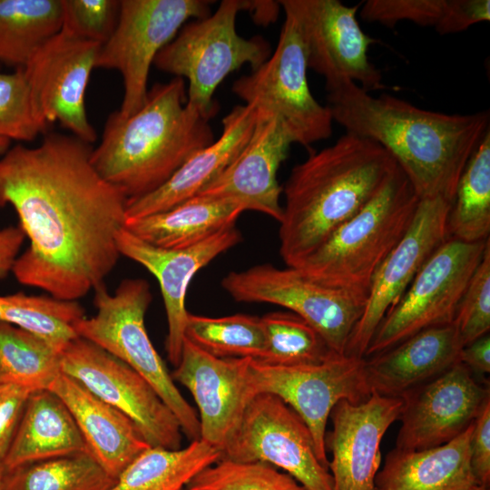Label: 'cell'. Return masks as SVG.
Wrapping results in <instances>:
<instances>
[{"instance_id": "74e56055", "label": "cell", "mask_w": 490, "mask_h": 490, "mask_svg": "<svg viewBox=\"0 0 490 490\" xmlns=\"http://www.w3.org/2000/svg\"><path fill=\"white\" fill-rule=\"evenodd\" d=\"M186 490H308L288 473L263 462L220 459L199 472Z\"/></svg>"}, {"instance_id": "7dc6e473", "label": "cell", "mask_w": 490, "mask_h": 490, "mask_svg": "<svg viewBox=\"0 0 490 490\" xmlns=\"http://www.w3.org/2000/svg\"><path fill=\"white\" fill-rule=\"evenodd\" d=\"M3 456H0V490L5 489V467L3 462Z\"/></svg>"}, {"instance_id": "7bdbcfd3", "label": "cell", "mask_w": 490, "mask_h": 490, "mask_svg": "<svg viewBox=\"0 0 490 490\" xmlns=\"http://www.w3.org/2000/svg\"><path fill=\"white\" fill-rule=\"evenodd\" d=\"M32 392L0 384V456L4 457Z\"/></svg>"}, {"instance_id": "c3c4849f", "label": "cell", "mask_w": 490, "mask_h": 490, "mask_svg": "<svg viewBox=\"0 0 490 490\" xmlns=\"http://www.w3.org/2000/svg\"><path fill=\"white\" fill-rule=\"evenodd\" d=\"M10 140L0 137V154L5 153L10 146Z\"/></svg>"}, {"instance_id": "8992f818", "label": "cell", "mask_w": 490, "mask_h": 490, "mask_svg": "<svg viewBox=\"0 0 490 490\" xmlns=\"http://www.w3.org/2000/svg\"><path fill=\"white\" fill-rule=\"evenodd\" d=\"M93 291L96 313L76 323V334L119 358L147 380L174 414L182 433L191 441L199 440L198 414L176 387L145 328V314L152 299L148 281L125 279L113 294L104 283Z\"/></svg>"}, {"instance_id": "44dd1931", "label": "cell", "mask_w": 490, "mask_h": 490, "mask_svg": "<svg viewBox=\"0 0 490 490\" xmlns=\"http://www.w3.org/2000/svg\"><path fill=\"white\" fill-rule=\"evenodd\" d=\"M241 240L235 228L221 231L194 246L163 249L137 238L125 228L117 236L121 256L144 267L158 280L164 303L168 333L165 349L169 361L176 367L180 361L189 312L185 299L194 275L221 253Z\"/></svg>"}, {"instance_id": "ffe728a7", "label": "cell", "mask_w": 490, "mask_h": 490, "mask_svg": "<svg viewBox=\"0 0 490 490\" xmlns=\"http://www.w3.org/2000/svg\"><path fill=\"white\" fill-rule=\"evenodd\" d=\"M401 407V398L376 393L360 403L340 400L335 405L329 416L332 429L325 436L326 451L332 455L333 490H376L381 440Z\"/></svg>"}, {"instance_id": "d4e9b609", "label": "cell", "mask_w": 490, "mask_h": 490, "mask_svg": "<svg viewBox=\"0 0 490 490\" xmlns=\"http://www.w3.org/2000/svg\"><path fill=\"white\" fill-rule=\"evenodd\" d=\"M49 389L66 405L88 451L113 478L150 447L127 416L69 376L61 373Z\"/></svg>"}, {"instance_id": "30bf717a", "label": "cell", "mask_w": 490, "mask_h": 490, "mask_svg": "<svg viewBox=\"0 0 490 490\" xmlns=\"http://www.w3.org/2000/svg\"><path fill=\"white\" fill-rule=\"evenodd\" d=\"M490 239H447L427 260L377 328L364 358L381 353L425 328L453 322L457 306Z\"/></svg>"}, {"instance_id": "ac0fdd59", "label": "cell", "mask_w": 490, "mask_h": 490, "mask_svg": "<svg viewBox=\"0 0 490 490\" xmlns=\"http://www.w3.org/2000/svg\"><path fill=\"white\" fill-rule=\"evenodd\" d=\"M451 203L442 198L420 199L414 220L401 240L376 272L363 314L349 337L345 355L364 358L386 313L400 299L432 254L448 239Z\"/></svg>"}, {"instance_id": "ba28073f", "label": "cell", "mask_w": 490, "mask_h": 490, "mask_svg": "<svg viewBox=\"0 0 490 490\" xmlns=\"http://www.w3.org/2000/svg\"><path fill=\"white\" fill-rule=\"evenodd\" d=\"M307 70L297 24L285 13L274 53L257 69L236 80L231 90L245 104L276 117L292 143L309 147L330 137L333 118L328 105L312 95Z\"/></svg>"}, {"instance_id": "ee69618b", "label": "cell", "mask_w": 490, "mask_h": 490, "mask_svg": "<svg viewBox=\"0 0 490 490\" xmlns=\"http://www.w3.org/2000/svg\"><path fill=\"white\" fill-rule=\"evenodd\" d=\"M459 362L466 366L477 378L485 377L490 372V336L486 334L464 346L460 351Z\"/></svg>"}, {"instance_id": "e0dca14e", "label": "cell", "mask_w": 490, "mask_h": 490, "mask_svg": "<svg viewBox=\"0 0 490 490\" xmlns=\"http://www.w3.org/2000/svg\"><path fill=\"white\" fill-rule=\"evenodd\" d=\"M401 426L396 447L422 450L444 445L464 433L490 398L489 384L462 363L407 391L401 397Z\"/></svg>"}, {"instance_id": "2e32d148", "label": "cell", "mask_w": 490, "mask_h": 490, "mask_svg": "<svg viewBox=\"0 0 490 490\" xmlns=\"http://www.w3.org/2000/svg\"><path fill=\"white\" fill-rule=\"evenodd\" d=\"M101 46L61 30L22 67L38 119L46 127L58 122L89 144L97 136L87 117L85 92Z\"/></svg>"}, {"instance_id": "bcb514c9", "label": "cell", "mask_w": 490, "mask_h": 490, "mask_svg": "<svg viewBox=\"0 0 490 490\" xmlns=\"http://www.w3.org/2000/svg\"><path fill=\"white\" fill-rule=\"evenodd\" d=\"M243 10L250 12L254 19L268 24L276 20L280 5L273 1H243Z\"/></svg>"}, {"instance_id": "52a82bcc", "label": "cell", "mask_w": 490, "mask_h": 490, "mask_svg": "<svg viewBox=\"0 0 490 490\" xmlns=\"http://www.w3.org/2000/svg\"><path fill=\"white\" fill-rule=\"evenodd\" d=\"M243 7V1H221L213 14L185 24L153 63L160 71L188 79L187 103L210 120L218 111L213 94L220 83L244 64L257 69L271 54L263 37L247 39L237 33Z\"/></svg>"}, {"instance_id": "f6af8a7d", "label": "cell", "mask_w": 490, "mask_h": 490, "mask_svg": "<svg viewBox=\"0 0 490 490\" xmlns=\"http://www.w3.org/2000/svg\"><path fill=\"white\" fill-rule=\"evenodd\" d=\"M24 239L20 226L0 229V279L12 272Z\"/></svg>"}, {"instance_id": "603a6c76", "label": "cell", "mask_w": 490, "mask_h": 490, "mask_svg": "<svg viewBox=\"0 0 490 490\" xmlns=\"http://www.w3.org/2000/svg\"><path fill=\"white\" fill-rule=\"evenodd\" d=\"M462 348L453 323L420 330L381 353L364 358L368 388L371 393L400 398L459 363Z\"/></svg>"}, {"instance_id": "f35d334b", "label": "cell", "mask_w": 490, "mask_h": 490, "mask_svg": "<svg viewBox=\"0 0 490 490\" xmlns=\"http://www.w3.org/2000/svg\"><path fill=\"white\" fill-rule=\"evenodd\" d=\"M46 128L35 113L23 68L0 73V137L31 142Z\"/></svg>"}, {"instance_id": "836d02e7", "label": "cell", "mask_w": 490, "mask_h": 490, "mask_svg": "<svg viewBox=\"0 0 490 490\" xmlns=\"http://www.w3.org/2000/svg\"><path fill=\"white\" fill-rule=\"evenodd\" d=\"M83 317L78 301L23 292L0 295V321L32 332L60 351L78 337L75 325Z\"/></svg>"}, {"instance_id": "681fc988", "label": "cell", "mask_w": 490, "mask_h": 490, "mask_svg": "<svg viewBox=\"0 0 490 490\" xmlns=\"http://www.w3.org/2000/svg\"><path fill=\"white\" fill-rule=\"evenodd\" d=\"M472 490H489V486L476 485Z\"/></svg>"}, {"instance_id": "ab89813d", "label": "cell", "mask_w": 490, "mask_h": 490, "mask_svg": "<svg viewBox=\"0 0 490 490\" xmlns=\"http://www.w3.org/2000/svg\"><path fill=\"white\" fill-rule=\"evenodd\" d=\"M452 323L463 347L489 334L490 241L465 289Z\"/></svg>"}, {"instance_id": "9a60e30c", "label": "cell", "mask_w": 490, "mask_h": 490, "mask_svg": "<svg viewBox=\"0 0 490 490\" xmlns=\"http://www.w3.org/2000/svg\"><path fill=\"white\" fill-rule=\"evenodd\" d=\"M279 4L294 18L308 69L325 79L326 90L346 81L368 92L385 88L379 69L368 55L376 40L361 29L357 18L361 4L348 6L338 0H281Z\"/></svg>"}, {"instance_id": "7c38bea8", "label": "cell", "mask_w": 490, "mask_h": 490, "mask_svg": "<svg viewBox=\"0 0 490 490\" xmlns=\"http://www.w3.org/2000/svg\"><path fill=\"white\" fill-rule=\"evenodd\" d=\"M220 459L267 463L283 469L308 490H333L332 476L318 459L309 426L272 394L253 397Z\"/></svg>"}, {"instance_id": "7a4b0ae2", "label": "cell", "mask_w": 490, "mask_h": 490, "mask_svg": "<svg viewBox=\"0 0 490 490\" xmlns=\"http://www.w3.org/2000/svg\"><path fill=\"white\" fill-rule=\"evenodd\" d=\"M327 92L333 122L387 150L420 199L452 204L468 160L490 131L488 111L433 112L387 93L374 96L350 81Z\"/></svg>"}, {"instance_id": "cb8c5ba5", "label": "cell", "mask_w": 490, "mask_h": 490, "mask_svg": "<svg viewBox=\"0 0 490 490\" xmlns=\"http://www.w3.org/2000/svg\"><path fill=\"white\" fill-rule=\"evenodd\" d=\"M255 118L252 106H235L222 119V132L217 140L190 157L159 189L127 201L126 220L163 211L198 195L244 147Z\"/></svg>"}, {"instance_id": "1f68e13d", "label": "cell", "mask_w": 490, "mask_h": 490, "mask_svg": "<svg viewBox=\"0 0 490 490\" xmlns=\"http://www.w3.org/2000/svg\"><path fill=\"white\" fill-rule=\"evenodd\" d=\"M446 232L448 239L469 243L490 239V131L459 178Z\"/></svg>"}, {"instance_id": "4dcf8cb0", "label": "cell", "mask_w": 490, "mask_h": 490, "mask_svg": "<svg viewBox=\"0 0 490 490\" xmlns=\"http://www.w3.org/2000/svg\"><path fill=\"white\" fill-rule=\"evenodd\" d=\"M366 22L394 27L408 21L440 34L460 33L489 21V0H368L359 12Z\"/></svg>"}, {"instance_id": "e575fe53", "label": "cell", "mask_w": 490, "mask_h": 490, "mask_svg": "<svg viewBox=\"0 0 490 490\" xmlns=\"http://www.w3.org/2000/svg\"><path fill=\"white\" fill-rule=\"evenodd\" d=\"M116 479L89 451L6 471L5 490H110Z\"/></svg>"}, {"instance_id": "4316f807", "label": "cell", "mask_w": 490, "mask_h": 490, "mask_svg": "<svg viewBox=\"0 0 490 490\" xmlns=\"http://www.w3.org/2000/svg\"><path fill=\"white\" fill-rule=\"evenodd\" d=\"M88 451L64 401L52 390L32 392L4 456L6 471Z\"/></svg>"}, {"instance_id": "60d3db41", "label": "cell", "mask_w": 490, "mask_h": 490, "mask_svg": "<svg viewBox=\"0 0 490 490\" xmlns=\"http://www.w3.org/2000/svg\"><path fill=\"white\" fill-rule=\"evenodd\" d=\"M62 30L103 45L112 35L121 0H61Z\"/></svg>"}, {"instance_id": "5bb4252c", "label": "cell", "mask_w": 490, "mask_h": 490, "mask_svg": "<svg viewBox=\"0 0 490 490\" xmlns=\"http://www.w3.org/2000/svg\"><path fill=\"white\" fill-rule=\"evenodd\" d=\"M255 395L269 393L292 407L309 426L321 464L328 469L325 447L330 412L340 400L360 403L371 392L366 381L364 358L333 355L319 364L283 367L250 361Z\"/></svg>"}, {"instance_id": "4fadbf2b", "label": "cell", "mask_w": 490, "mask_h": 490, "mask_svg": "<svg viewBox=\"0 0 490 490\" xmlns=\"http://www.w3.org/2000/svg\"><path fill=\"white\" fill-rule=\"evenodd\" d=\"M62 373L127 416L152 447L179 449L182 431L155 389L124 362L76 337L61 352Z\"/></svg>"}, {"instance_id": "9c48e42d", "label": "cell", "mask_w": 490, "mask_h": 490, "mask_svg": "<svg viewBox=\"0 0 490 490\" xmlns=\"http://www.w3.org/2000/svg\"><path fill=\"white\" fill-rule=\"evenodd\" d=\"M207 0H121L116 26L101 46L95 68L118 71L123 97L117 111L128 117L145 103L151 66L190 18L211 14Z\"/></svg>"}, {"instance_id": "484cf974", "label": "cell", "mask_w": 490, "mask_h": 490, "mask_svg": "<svg viewBox=\"0 0 490 490\" xmlns=\"http://www.w3.org/2000/svg\"><path fill=\"white\" fill-rule=\"evenodd\" d=\"M472 425L438 446L390 450L376 475V490H472L477 485L470 465Z\"/></svg>"}, {"instance_id": "83f0119b", "label": "cell", "mask_w": 490, "mask_h": 490, "mask_svg": "<svg viewBox=\"0 0 490 490\" xmlns=\"http://www.w3.org/2000/svg\"><path fill=\"white\" fill-rule=\"evenodd\" d=\"M243 211L231 201L195 196L163 211L126 220L124 228L151 245L184 249L235 227Z\"/></svg>"}, {"instance_id": "7402d4cb", "label": "cell", "mask_w": 490, "mask_h": 490, "mask_svg": "<svg viewBox=\"0 0 490 490\" xmlns=\"http://www.w3.org/2000/svg\"><path fill=\"white\" fill-rule=\"evenodd\" d=\"M291 144L276 117L256 111L254 126L244 147L196 196L231 201L245 211L261 212L279 222L283 188L277 173Z\"/></svg>"}, {"instance_id": "f1b7e54d", "label": "cell", "mask_w": 490, "mask_h": 490, "mask_svg": "<svg viewBox=\"0 0 490 490\" xmlns=\"http://www.w3.org/2000/svg\"><path fill=\"white\" fill-rule=\"evenodd\" d=\"M220 457V451L201 439L179 449L150 446L121 473L110 490H184Z\"/></svg>"}, {"instance_id": "3957f363", "label": "cell", "mask_w": 490, "mask_h": 490, "mask_svg": "<svg viewBox=\"0 0 490 490\" xmlns=\"http://www.w3.org/2000/svg\"><path fill=\"white\" fill-rule=\"evenodd\" d=\"M397 167L377 142L346 132L311 152L285 183L279 254L296 267L380 191Z\"/></svg>"}, {"instance_id": "d6986e66", "label": "cell", "mask_w": 490, "mask_h": 490, "mask_svg": "<svg viewBox=\"0 0 490 490\" xmlns=\"http://www.w3.org/2000/svg\"><path fill=\"white\" fill-rule=\"evenodd\" d=\"M250 359L218 358L184 338L180 361L171 374L193 397L199 410L200 439L220 452L255 396Z\"/></svg>"}, {"instance_id": "6da1fadb", "label": "cell", "mask_w": 490, "mask_h": 490, "mask_svg": "<svg viewBox=\"0 0 490 490\" xmlns=\"http://www.w3.org/2000/svg\"><path fill=\"white\" fill-rule=\"evenodd\" d=\"M92 150L72 134L51 132L0 159V207L14 208L30 241L12 272L58 299L77 301L94 290L121 256L128 200L97 172Z\"/></svg>"}, {"instance_id": "b9f144b4", "label": "cell", "mask_w": 490, "mask_h": 490, "mask_svg": "<svg viewBox=\"0 0 490 490\" xmlns=\"http://www.w3.org/2000/svg\"><path fill=\"white\" fill-rule=\"evenodd\" d=\"M470 465L479 485L490 484V398L483 405L472 425Z\"/></svg>"}, {"instance_id": "8d00e7d4", "label": "cell", "mask_w": 490, "mask_h": 490, "mask_svg": "<svg viewBox=\"0 0 490 490\" xmlns=\"http://www.w3.org/2000/svg\"><path fill=\"white\" fill-rule=\"evenodd\" d=\"M260 318L266 345L259 361L295 367L319 364L336 355L322 336L293 312L275 311Z\"/></svg>"}, {"instance_id": "d590c367", "label": "cell", "mask_w": 490, "mask_h": 490, "mask_svg": "<svg viewBox=\"0 0 490 490\" xmlns=\"http://www.w3.org/2000/svg\"><path fill=\"white\" fill-rule=\"evenodd\" d=\"M185 338L221 358L261 359L265 332L261 318L235 314L211 318L188 314Z\"/></svg>"}, {"instance_id": "5b68a950", "label": "cell", "mask_w": 490, "mask_h": 490, "mask_svg": "<svg viewBox=\"0 0 490 490\" xmlns=\"http://www.w3.org/2000/svg\"><path fill=\"white\" fill-rule=\"evenodd\" d=\"M419 201L397 165L373 199L295 268L367 301L376 272L408 230Z\"/></svg>"}, {"instance_id": "f907efd6", "label": "cell", "mask_w": 490, "mask_h": 490, "mask_svg": "<svg viewBox=\"0 0 490 490\" xmlns=\"http://www.w3.org/2000/svg\"><path fill=\"white\" fill-rule=\"evenodd\" d=\"M184 490H186V488Z\"/></svg>"}, {"instance_id": "d6a6232c", "label": "cell", "mask_w": 490, "mask_h": 490, "mask_svg": "<svg viewBox=\"0 0 490 490\" xmlns=\"http://www.w3.org/2000/svg\"><path fill=\"white\" fill-rule=\"evenodd\" d=\"M61 352L43 338L0 321V384L49 389L62 373Z\"/></svg>"}, {"instance_id": "8fae6325", "label": "cell", "mask_w": 490, "mask_h": 490, "mask_svg": "<svg viewBox=\"0 0 490 490\" xmlns=\"http://www.w3.org/2000/svg\"><path fill=\"white\" fill-rule=\"evenodd\" d=\"M221 286L238 302L269 303L297 314L338 355H345L366 305L365 299L316 281L295 267L279 269L270 263L230 271Z\"/></svg>"}, {"instance_id": "f546056e", "label": "cell", "mask_w": 490, "mask_h": 490, "mask_svg": "<svg viewBox=\"0 0 490 490\" xmlns=\"http://www.w3.org/2000/svg\"><path fill=\"white\" fill-rule=\"evenodd\" d=\"M62 25L61 0H0V62L24 67Z\"/></svg>"}, {"instance_id": "277c9868", "label": "cell", "mask_w": 490, "mask_h": 490, "mask_svg": "<svg viewBox=\"0 0 490 490\" xmlns=\"http://www.w3.org/2000/svg\"><path fill=\"white\" fill-rule=\"evenodd\" d=\"M213 141L210 119L187 103L184 80L174 77L155 83L135 113H112L91 161L131 201L159 189Z\"/></svg>"}]
</instances>
